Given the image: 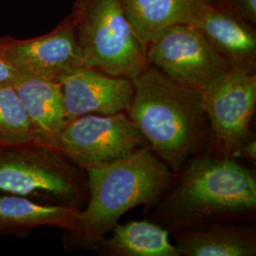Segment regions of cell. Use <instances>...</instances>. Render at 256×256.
<instances>
[{
  "instance_id": "6da1fadb",
  "label": "cell",
  "mask_w": 256,
  "mask_h": 256,
  "mask_svg": "<svg viewBox=\"0 0 256 256\" xmlns=\"http://www.w3.org/2000/svg\"><path fill=\"white\" fill-rule=\"evenodd\" d=\"M128 117L165 164L178 170L205 135L202 93L174 82L154 66L132 79Z\"/></svg>"
},
{
  "instance_id": "7a4b0ae2",
  "label": "cell",
  "mask_w": 256,
  "mask_h": 256,
  "mask_svg": "<svg viewBox=\"0 0 256 256\" xmlns=\"http://www.w3.org/2000/svg\"><path fill=\"white\" fill-rule=\"evenodd\" d=\"M90 200L72 234L84 248H95L120 218L140 204L156 200L171 180L169 167L149 146L110 164L84 170Z\"/></svg>"
},
{
  "instance_id": "3957f363",
  "label": "cell",
  "mask_w": 256,
  "mask_h": 256,
  "mask_svg": "<svg viewBox=\"0 0 256 256\" xmlns=\"http://www.w3.org/2000/svg\"><path fill=\"white\" fill-rule=\"evenodd\" d=\"M168 200L169 214L182 226L246 212L256 209V178L230 156H202L188 166Z\"/></svg>"
},
{
  "instance_id": "277c9868",
  "label": "cell",
  "mask_w": 256,
  "mask_h": 256,
  "mask_svg": "<svg viewBox=\"0 0 256 256\" xmlns=\"http://www.w3.org/2000/svg\"><path fill=\"white\" fill-rule=\"evenodd\" d=\"M70 16L84 66L130 80L146 68V48L120 0H76Z\"/></svg>"
},
{
  "instance_id": "5b68a950",
  "label": "cell",
  "mask_w": 256,
  "mask_h": 256,
  "mask_svg": "<svg viewBox=\"0 0 256 256\" xmlns=\"http://www.w3.org/2000/svg\"><path fill=\"white\" fill-rule=\"evenodd\" d=\"M58 150L36 144H0V191L78 207L86 176Z\"/></svg>"
},
{
  "instance_id": "8992f818",
  "label": "cell",
  "mask_w": 256,
  "mask_h": 256,
  "mask_svg": "<svg viewBox=\"0 0 256 256\" xmlns=\"http://www.w3.org/2000/svg\"><path fill=\"white\" fill-rule=\"evenodd\" d=\"M147 63L184 86L204 93L232 70L202 30L178 24L147 46Z\"/></svg>"
},
{
  "instance_id": "52a82bcc",
  "label": "cell",
  "mask_w": 256,
  "mask_h": 256,
  "mask_svg": "<svg viewBox=\"0 0 256 256\" xmlns=\"http://www.w3.org/2000/svg\"><path fill=\"white\" fill-rule=\"evenodd\" d=\"M147 146L137 126L119 112L88 114L68 122L58 138L56 150L84 171L118 162Z\"/></svg>"
},
{
  "instance_id": "ba28073f",
  "label": "cell",
  "mask_w": 256,
  "mask_h": 256,
  "mask_svg": "<svg viewBox=\"0 0 256 256\" xmlns=\"http://www.w3.org/2000/svg\"><path fill=\"white\" fill-rule=\"evenodd\" d=\"M203 104L216 142L225 156L250 138L256 104V75L232 68L207 92Z\"/></svg>"
},
{
  "instance_id": "9c48e42d",
  "label": "cell",
  "mask_w": 256,
  "mask_h": 256,
  "mask_svg": "<svg viewBox=\"0 0 256 256\" xmlns=\"http://www.w3.org/2000/svg\"><path fill=\"white\" fill-rule=\"evenodd\" d=\"M0 56L21 75L56 82L84 66L70 14L42 36L30 39L0 37Z\"/></svg>"
},
{
  "instance_id": "30bf717a",
  "label": "cell",
  "mask_w": 256,
  "mask_h": 256,
  "mask_svg": "<svg viewBox=\"0 0 256 256\" xmlns=\"http://www.w3.org/2000/svg\"><path fill=\"white\" fill-rule=\"evenodd\" d=\"M68 122L88 114L111 115L128 110L133 96L132 80L81 66L60 81Z\"/></svg>"
},
{
  "instance_id": "8fae6325",
  "label": "cell",
  "mask_w": 256,
  "mask_h": 256,
  "mask_svg": "<svg viewBox=\"0 0 256 256\" xmlns=\"http://www.w3.org/2000/svg\"><path fill=\"white\" fill-rule=\"evenodd\" d=\"M234 70L256 74V27L218 6L202 4L194 24Z\"/></svg>"
},
{
  "instance_id": "7c38bea8",
  "label": "cell",
  "mask_w": 256,
  "mask_h": 256,
  "mask_svg": "<svg viewBox=\"0 0 256 256\" xmlns=\"http://www.w3.org/2000/svg\"><path fill=\"white\" fill-rule=\"evenodd\" d=\"M14 88L30 120L34 144L56 149L58 138L68 124L61 84L20 75Z\"/></svg>"
},
{
  "instance_id": "4fadbf2b",
  "label": "cell",
  "mask_w": 256,
  "mask_h": 256,
  "mask_svg": "<svg viewBox=\"0 0 256 256\" xmlns=\"http://www.w3.org/2000/svg\"><path fill=\"white\" fill-rule=\"evenodd\" d=\"M81 210L64 204H41L32 198L0 196V236L25 238L32 230L50 226L64 230L70 236L80 227Z\"/></svg>"
},
{
  "instance_id": "5bb4252c",
  "label": "cell",
  "mask_w": 256,
  "mask_h": 256,
  "mask_svg": "<svg viewBox=\"0 0 256 256\" xmlns=\"http://www.w3.org/2000/svg\"><path fill=\"white\" fill-rule=\"evenodd\" d=\"M142 43L147 46L164 30L178 24H194L202 3L198 0H120Z\"/></svg>"
},
{
  "instance_id": "9a60e30c",
  "label": "cell",
  "mask_w": 256,
  "mask_h": 256,
  "mask_svg": "<svg viewBox=\"0 0 256 256\" xmlns=\"http://www.w3.org/2000/svg\"><path fill=\"white\" fill-rule=\"evenodd\" d=\"M110 254L120 256H180L170 242L169 234L148 221L116 224L110 238H104L99 247Z\"/></svg>"
},
{
  "instance_id": "2e32d148",
  "label": "cell",
  "mask_w": 256,
  "mask_h": 256,
  "mask_svg": "<svg viewBox=\"0 0 256 256\" xmlns=\"http://www.w3.org/2000/svg\"><path fill=\"white\" fill-rule=\"evenodd\" d=\"M176 248L185 256H252L256 241L252 232L232 227L185 230L178 234Z\"/></svg>"
},
{
  "instance_id": "e0dca14e",
  "label": "cell",
  "mask_w": 256,
  "mask_h": 256,
  "mask_svg": "<svg viewBox=\"0 0 256 256\" xmlns=\"http://www.w3.org/2000/svg\"><path fill=\"white\" fill-rule=\"evenodd\" d=\"M34 144V131L14 86L0 88V144Z\"/></svg>"
},
{
  "instance_id": "ac0fdd59",
  "label": "cell",
  "mask_w": 256,
  "mask_h": 256,
  "mask_svg": "<svg viewBox=\"0 0 256 256\" xmlns=\"http://www.w3.org/2000/svg\"><path fill=\"white\" fill-rule=\"evenodd\" d=\"M218 7L256 27V0H225Z\"/></svg>"
},
{
  "instance_id": "d6986e66",
  "label": "cell",
  "mask_w": 256,
  "mask_h": 256,
  "mask_svg": "<svg viewBox=\"0 0 256 256\" xmlns=\"http://www.w3.org/2000/svg\"><path fill=\"white\" fill-rule=\"evenodd\" d=\"M21 74L0 56V88L14 86Z\"/></svg>"
},
{
  "instance_id": "ffe728a7",
  "label": "cell",
  "mask_w": 256,
  "mask_h": 256,
  "mask_svg": "<svg viewBox=\"0 0 256 256\" xmlns=\"http://www.w3.org/2000/svg\"><path fill=\"white\" fill-rule=\"evenodd\" d=\"M232 156L234 158H246L250 162L256 160V142L254 138H250L245 142L242 146L238 147V149L232 153Z\"/></svg>"
},
{
  "instance_id": "44dd1931",
  "label": "cell",
  "mask_w": 256,
  "mask_h": 256,
  "mask_svg": "<svg viewBox=\"0 0 256 256\" xmlns=\"http://www.w3.org/2000/svg\"><path fill=\"white\" fill-rule=\"evenodd\" d=\"M200 3L210 6H220L225 0H198Z\"/></svg>"
}]
</instances>
